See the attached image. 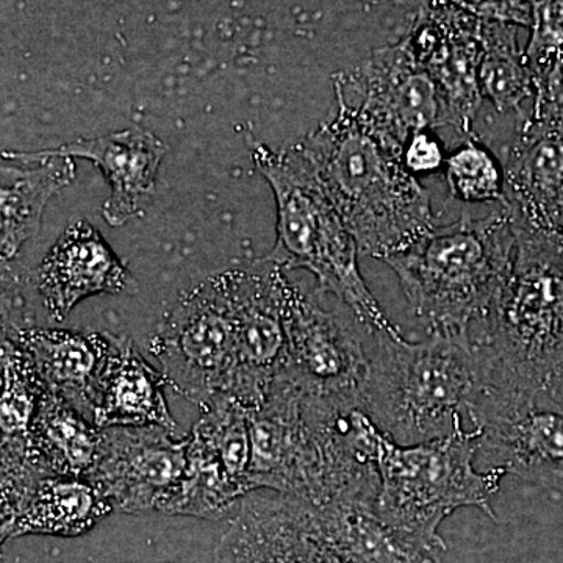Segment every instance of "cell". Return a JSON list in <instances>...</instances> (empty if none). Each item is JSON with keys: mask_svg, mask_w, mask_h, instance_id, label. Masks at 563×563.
I'll list each match as a JSON object with an SVG mask.
<instances>
[{"mask_svg": "<svg viewBox=\"0 0 563 563\" xmlns=\"http://www.w3.org/2000/svg\"><path fill=\"white\" fill-rule=\"evenodd\" d=\"M335 113L291 150L312 174L358 251L377 261L435 228L431 192L407 172L402 150L362 120L333 84Z\"/></svg>", "mask_w": 563, "mask_h": 563, "instance_id": "obj_1", "label": "cell"}, {"mask_svg": "<svg viewBox=\"0 0 563 563\" xmlns=\"http://www.w3.org/2000/svg\"><path fill=\"white\" fill-rule=\"evenodd\" d=\"M250 412V490L310 504L377 501L376 426L362 410L343 412L276 380Z\"/></svg>", "mask_w": 563, "mask_h": 563, "instance_id": "obj_2", "label": "cell"}, {"mask_svg": "<svg viewBox=\"0 0 563 563\" xmlns=\"http://www.w3.org/2000/svg\"><path fill=\"white\" fill-rule=\"evenodd\" d=\"M517 251L509 211L435 225L406 251L385 258L410 310L429 336L470 340L473 322H485L501 292Z\"/></svg>", "mask_w": 563, "mask_h": 563, "instance_id": "obj_3", "label": "cell"}, {"mask_svg": "<svg viewBox=\"0 0 563 563\" xmlns=\"http://www.w3.org/2000/svg\"><path fill=\"white\" fill-rule=\"evenodd\" d=\"M362 412L401 446L444 439L490 383L479 344L432 335L420 343L374 332Z\"/></svg>", "mask_w": 563, "mask_h": 563, "instance_id": "obj_4", "label": "cell"}, {"mask_svg": "<svg viewBox=\"0 0 563 563\" xmlns=\"http://www.w3.org/2000/svg\"><path fill=\"white\" fill-rule=\"evenodd\" d=\"M514 224L512 269L476 343L488 384L554 393L563 384V239Z\"/></svg>", "mask_w": 563, "mask_h": 563, "instance_id": "obj_5", "label": "cell"}, {"mask_svg": "<svg viewBox=\"0 0 563 563\" xmlns=\"http://www.w3.org/2000/svg\"><path fill=\"white\" fill-rule=\"evenodd\" d=\"M252 161L273 188L277 206L276 244L263 261L284 269H306L318 282L317 295H331L373 332L402 335L366 287L358 246L331 202L314 184L296 152L252 143Z\"/></svg>", "mask_w": 563, "mask_h": 563, "instance_id": "obj_6", "label": "cell"}, {"mask_svg": "<svg viewBox=\"0 0 563 563\" xmlns=\"http://www.w3.org/2000/svg\"><path fill=\"white\" fill-rule=\"evenodd\" d=\"M476 429L457 426L451 435L433 442L401 446L374 433V463L379 473L377 514L385 523L421 544L433 554L446 551L439 528L444 518L462 507H476L496 520L492 501L506 472L474 465Z\"/></svg>", "mask_w": 563, "mask_h": 563, "instance_id": "obj_7", "label": "cell"}, {"mask_svg": "<svg viewBox=\"0 0 563 563\" xmlns=\"http://www.w3.org/2000/svg\"><path fill=\"white\" fill-rule=\"evenodd\" d=\"M484 472L563 492V406L553 393L487 384L468 412Z\"/></svg>", "mask_w": 563, "mask_h": 563, "instance_id": "obj_8", "label": "cell"}, {"mask_svg": "<svg viewBox=\"0 0 563 563\" xmlns=\"http://www.w3.org/2000/svg\"><path fill=\"white\" fill-rule=\"evenodd\" d=\"M287 362L279 379L309 398L354 412L369 372V355L354 325L322 309L317 295L284 280Z\"/></svg>", "mask_w": 563, "mask_h": 563, "instance_id": "obj_9", "label": "cell"}, {"mask_svg": "<svg viewBox=\"0 0 563 563\" xmlns=\"http://www.w3.org/2000/svg\"><path fill=\"white\" fill-rule=\"evenodd\" d=\"M150 350L177 395L202 407L221 393L233 352L232 309L222 273L180 292Z\"/></svg>", "mask_w": 563, "mask_h": 563, "instance_id": "obj_10", "label": "cell"}, {"mask_svg": "<svg viewBox=\"0 0 563 563\" xmlns=\"http://www.w3.org/2000/svg\"><path fill=\"white\" fill-rule=\"evenodd\" d=\"M233 318V352L221 393L247 410L268 399L287 362L284 269L261 261L222 272Z\"/></svg>", "mask_w": 563, "mask_h": 563, "instance_id": "obj_11", "label": "cell"}, {"mask_svg": "<svg viewBox=\"0 0 563 563\" xmlns=\"http://www.w3.org/2000/svg\"><path fill=\"white\" fill-rule=\"evenodd\" d=\"M483 20L462 2H426L401 40L429 74L439 92L443 125L465 139L483 103L479 84Z\"/></svg>", "mask_w": 563, "mask_h": 563, "instance_id": "obj_12", "label": "cell"}, {"mask_svg": "<svg viewBox=\"0 0 563 563\" xmlns=\"http://www.w3.org/2000/svg\"><path fill=\"white\" fill-rule=\"evenodd\" d=\"M346 101L377 135L404 151L410 136L443 128L439 92L404 40L373 51L357 68L333 76ZM343 92V95H344Z\"/></svg>", "mask_w": 563, "mask_h": 563, "instance_id": "obj_13", "label": "cell"}, {"mask_svg": "<svg viewBox=\"0 0 563 563\" xmlns=\"http://www.w3.org/2000/svg\"><path fill=\"white\" fill-rule=\"evenodd\" d=\"M190 433L176 439L161 426L101 429L90 481L122 514L161 512L187 468Z\"/></svg>", "mask_w": 563, "mask_h": 563, "instance_id": "obj_14", "label": "cell"}, {"mask_svg": "<svg viewBox=\"0 0 563 563\" xmlns=\"http://www.w3.org/2000/svg\"><path fill=\"white\" fill-rule=\"evenodd\" d=\"M213 563H351L314 531L306 507L290 496H246Z\"/></svg>", "mask_w": 563, "mask_h": 563, "instance_id": "obj_15", "label": "cell"}, {"mask_svg": "<svg viewBox=\"0 0 563 563\" xmlns=\"http://www.w3.org/2000/svg\"><path fill=\"white\" fill-rule=\"evenodd\" d=\"M168 146L154 133L132 125L121 132L96 139H79L54 150L35 152L5 151L3 161L40 162L49 157H79L90 161L109 180L111 192L103 202L102 217L111 228L143 214L154 195L155 179Z\"/></svg>", "mask_w": 563, "mask_h": 563, "instance_id": "obj_16", "label": "cell"}, {"mask_svg": "<svg viewBox=\"0 0 563 563\" xmlns=\"http://www.w3.org/2000/svg\"><path fill=\"white\" fill-rule=\"evenodd\" d=\"M47 314L62 322L84 299L136 291L135 277L87 220L70 222L35 274Z\"/></svg>", "mask_w": 563, "mask_h": 563, "instance_id": "obj_17", "label": "cell"}, {"mask_svg": "<svg viewBox=\"0 0 563 563\" xmlns=\"http://www.w3.org/2000/svg\"><path fill=\"white\" fill-rule=\"evenodd\" d=\"M2 474H0V523L10 520L35 490L51 477L33 451L32 432L36 410L46 393L31 358L9 336L2 335Z\"/></svg>", "mask_w": 563, "mask_h": 563, "instance_id": "obj_18", "label": "cell"}, {"mask_svg": "<svg viewBox=\"0 0 563 563\" xmlns=\"http://www.w3.org/2000/svg\"><path fill=\"white\" fill-rule=\"evenodd\" d=\"M2 335L27 354L49 390L92 421L121 336L38 325L2 329Z\"/></svg>", "mask_w": 563, "mask_h": 563, "instance_id": "obj_19", "label": "cell"}, {"mask_svg": "<svg viewBox=\"0 0 563 563\" xmlns=\"http://www.w3.org/2000/svg\"><path fill=\"white\" fill-rule=\"evenodd\" d=\"M501 166V207L514 222L563 239V136L523 122Z\"/></svg>", "mask_w": 563, "mask_h": 563, "instance_id": "obj_20", "label": "cell"}, {"mask_svg": "<svg viewBox=\"0 0 563 563\" xmlns=\"http://www.w3.org/2000/svg\"><path fill=\"white\" fill-rule=\"evenodd\" d=\"M376 503L352 499L303 507L314 531L347 562L440 563L439 554L385 523Z\"/></svg>", "mask_w": 563, "mask_h": 563, "instance_id": "obj_21", "label": "cell"}, {"mask_svg": "<svg viewBox=\"0 0 563 563\" xmlns=\"http://www.w3.org/2000/svg\"><path fill=\"white\" fill-rule=\"evenodd\" d=\"M165 376L136 350L132 340L121 336L92 413L99 429L129 426H161L177 431L168 402Z\"/></svg>", "mask_w": 563, "mask_h": 563, "instance_id": "obj_22", "label": "cell"}, {"mask_svg": "<svg viewBox=\"0 0 563 563\" xmlns=\"http://www.w3.org/2000/svg\"><path fill=\"white\" fill-rule=\"evenodd\" d=\"M113 506L85 477L51 476L41 481L10 520L0 523L2 543L24 536L79 537L90 532Z\"/></svg>", "mask_w": 563, "mask_h": 563, "instance_id": "obj_23", "label": "cell"}, {"mask_svg": "<svg viewBox=\"0 0 563 563\" xmlns=\"http://www.w3.org/2000/svg\"><path fill=\"white\" fill-rule=\"evenodd\" d=\"M2 162L0 172V254L11 261L22 244L38 233L47 202L76 179L69 157L40 162Z\"/></svg>", "mask_w": 563, "mask_h": 563, "instance_id": "obj_24", "label": "cell"}, {"mask_svg": "<svg viewBox=\"0 0 563 563\" xmlns=\"http://www.w3.org/2000/svg\"><path fill=\"white\" fill-rule=\"evenodd\" d=\"M101 444V429L47 388L33 421L32 446L51 476L85 477Z\"/></svg>", "mask_w": 563, "mask_h": 563, "instance_id": "obj_25", "label": "cell"}, {"mask_svg": "<svg viewBox=\"0 0 563 563\" xmlns=\"http://www.w3.org/2000/svg\"><path fill=\"white\" fill-rule=\"evenodd\" d=\"M244 498L246 495L229 476L213 444L192 426L187 468L176 490L163 504L161 512L221 520Z\"/></svg>", "mask_w": 563, "mask_h": 563, "instance_id": "obj_26", "label": "cell"}, {"mask_svg": "<svg viewBox=\"0 0 563 563\" xmlns=\"http://www.w3.org/2000/svg\"><path fill=\"white\" fill-rule=\"evenodd\" d=\"M483 60L479 84L483 98L495 109L507 113L518 111L529 98L536 96V81L525 51L518 43V27L504 22L484 21L481 27Z\"/></svg>", "mask_w": 563, "mask_h": 563, "instance_id": "obj_27", "label": "cell"}, {"mask_svg": "<svg viewBox=\"0 0 563 563\" xmlns=\"http://www.w3.org/2000/svg\"><path fill=\"white\" fill-rule=\"evenodd\" d=\"M195 428L213 444L229 476L251 495L250 468L252 459L250 412L232 396L218 393L206 406Z\"/></svg>", "mask_w": 563, "mask_h": 563, "instance_id": "obj_28", "label": "cell"}, {"mask_svg": "<svg viewBox=\"0 0 563 563\" xmlns=\"http://www.w3.org/2000/svg\"><path fill=\"white\" fill-rule=\"evenodd\" d=\"M451 195L466 203H504L503 166L476 140L466 139L444 165Z\"/></svg>", "mask_w": 563, "mask_h": 563, "instance_id": "obj_29", "label": "cell"}, {"mask_svg": "<svg viewBox=\"0 0 563 563\" xmlns=\"http://www.w3.org/2000/svg\"><path fill=\"white\" fill-rule=\"evenodd\" d=\"M563 54V2H532L531 38L525 49L533 79Z\"/></svg>", "mask_w": 563, "mask_h": 563, "instance_id": "obj_30", "label": "cell"}, {"mask_svg": "<svg viewBox=\"0 0 563 563\" xmlns=\"http://www.w3.org/2000/svg\"><path fill=\"white\" fill-rule=\"evenodd\" d=\"M533 81V109L526 124L563 136V54Z\"/></svg>", "mask_w": 563, "mask_h": 563, "instance_id": "obj_31", "label": "cell"}, {"mask_svg": "<svg viewBox=\"0 0 563 563\" xmlns=\"http://www.w3.org/2000/svg\"><path fill=\"white\" fill-rule=\"evenodd\" d=\"M442 143L431 132H418L404 146L402 161L412 176H428L446 165Z\"/></svg>", "mask_w": 563, "mask_h": 563, "instance_id": "obj_32", "label": "cell"}, {"mask_svg": "<svg viewBox=\"0 0 563 563\" xmlns=\"http://www.w3.org/2000/svg\"><path fill=\"white\" fill-rule=\"evenodd\" d=\"M474 16L484 21L504 22L531 27L532 2H462Z\"/></svg>", "mask_w": 563, "mask_h": 563, "instance_id": "obj_33", "label": "cell"}]
</instances>
